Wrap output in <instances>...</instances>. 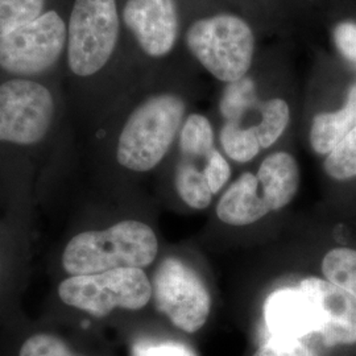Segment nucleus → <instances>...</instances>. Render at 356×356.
Returning a JSON list of instances; mask_svg holds the SVG:
<instances>
[{
  "label": "nucleus",
  "instance_id": "f257e3e1",
  "mask_svg": "<svg viewBox=\"0 0 356 356\" xmlns=\"http://www.w3.org/2000/svg\"><path fill=\"white\" fill-rule=\"evenodd\" d=\"M159 252L153 229L139 220H123L103 231L76 235L65 248L63 266L70 276L118 268H145Z\"/></svg>",
  "mask_w": 356,
  "mask_h": 356
},
{
  "label": "nucleus",
  "instance_id": "f03ea898",
  "mask_svg": "<svg viewBox=\"0 0 356 356\" xmlns=\"http://www.w3.org/2000/svg\"><path fill=\"white\" fill-rule=\"evenodd\" d=\"M185 103L173 94L154 95L129 115L118 141V163L148 172L165 157L181 127Z\"/></svg>",
  "mask_w": 356,
  "mask_h": 356
},
{
  "label": "nucleus",
  "instance_id": "7ed1b4c3",
  "mask_svg": "<svg viewBox=\"0 0 356 356\" xmlns=\"http://www.w3.org/2000/svg\"><path fill=\"white\" fill-rule=\"evenodd\" d=\"M191 54L216 79L239 82L252 65L254 32L242 17L222 13L200 19L186 33Z\"/></svg>",
  "mask_w": 356,
  "mask_h": 356
},
{
  "label": "nucleus",
  "instance_id": "20e7f679",
  "mask_svg": "<svg viewBox=\"0 0 356 356\" xmlns=\"http://www.w3.org/2000/svg\"><path fill=\"white\" fill-rule=\"evenodd\" d=\"M58 296L65 305L104 318L115 309H143L152 298V284L140 268H118L72 276L60 284Z\"/></svg>",
  "mask_w": 356,
  "mask_h": 356
},
{
  "label": "nucleus",
  "instance_id": "39448f33",
  "mask_svg": "<svg viewBox=\"0 0 356 356\" xmlns=\"http://www.w3.org/2000/svg\"><path fill=\"white\" fill-rule=\"evenodd\" d=\"M119 38L115 0H76L67 28V64L78 76L98 73Z\"/></svg>",
  "mask_w": 356,
  "mask_h": 356
},
{
  "label": "nucleus",
  "instance_id": "423d86ee",
  "mask_svg": "<svg viewBox=\"0 0 356 356\" xmlns=\"http://www.w3.org/2000/svg\"><path fill=\"white\" fill-rule=\"evenodd\" d=\"M152 297L157 310L188 334L202 329L210 316L211 297L204 281L176 257H168L156 269Z\"/></svg>",
  "mask_w": 356,
  "mask_h": 356
},
{
  "label": "nucleus",
  "instance_id": "0eeeda50",
  "mask_svg": "<svg viewBox=\"0 0 356 356\" xmlns=\"http://www.w3.org/2000/svg\"><path fill=\"white\" fill-rule=\"evenodd\" d=\"M67 29L54 11L0 38V67L8 73L31 76L48 70L60 58Z\"/></svg>",
  "mask_w": 356,
  "mask_h": 356
},
{
  "label": "nucleus",
  "instance_id": "6e6552de",
  "mask_svg": "<svg viewBox=\"0 0 356 356\" xmlns=\"http://www.w3.org/2000/svg\"><path fill=\"white\" fill-rule=\"evenodd\" d=\"M51 91L33 81L13 79L0 85V141L32 145L51 128Z\"/></svg>",
  "mask_w": 356,
  "mask_h": 356
},
{
  "label": "nucleus",
  "instance_id": "1a4fd4ad",
  "mask_svg": "<svg viewBox=\"0 0 356 356\" xmlns=\"http://www.w3.org/2000/svg\"><path fill=\"white\" fill-rule=\"evenodd\" d=\"M123 20L145 54L160 58L175 48L179 26L175 0H127Z\"/></svg>",
  "mask_w": 356,
  "mask_h": 356
},
{
  "label": "nucleus",
  "instance_id": "9d476101",
  "mask_svg": "<svg viewBox=\"0 0 356 356\" xmlns=\"http://www.w3.org/2000/svg\"><path fill=\"white\" fill-rule=\"evenodd\" d=\"M317 304L322 317L319 337L326 347L356 343V298L330 281L309 277L298 285Z\"/></svg>",
  "mask_w": 356,
  "mask_h": 356
},
{
  "label": "nucleus",
  "instance_id": "9b49d317",
  "mask_svg": "<svg viewBox=\"0 0 356 356\" xmlns=\"http://www.w3.org/2000/svg\"><path fill=\"white\" fill-rule=\"evenodd\" d=\"M264 319L272 337L281 339L302 341L322 326L318 306L300 286L272 293L264 304Z\"/></svg>",
  "mask_w": 356,
  "mask_h": 356
},
{
  "label": "nucleus",
  "instance_id": "f8f14e48",
  "mask_svg": "<svg viewBox=\"0 0 356 356\" xmlns=\"http://www.w3.org/2000/svg\"><path fill=\"white\" fill-rule=\"evenodd\" d=\"M257 177L247 172L223 194L216 206V216L229 226H247L269 213Z\"/></svg>",
  "mask_w": 356,
  "mask_h": 356
},
{
  "label": "nucleus",
  "instance_id": "ddd939ff",
  "mask_svg": "<svg viewBox=\"0 0 356 356\" xmlns=\"http://www.w3.org/2000/svg\"><path fill=\"white\" fill-rule=\"evenodd\" d=\"M257 181L269 210H280L291 204L300 184L298 165L292 154H269L257 172Z\"/></svg>",
  "mask_w": 356,
  "mask_h": 356
},
{
  "label": "nucleus",
  "instance_id": "4468645a",
  "mask_svg": "<svg viewBox=\"0 0 356 356\" xmlns=\"http://www.w3.org/2000/svg\"><path fill=\"white\" fill-rule=\"evenodd\" d=\"M356 127V76L353 79L343 106L314 116L310 128V145L314 152L327 156Z\"/></svg>",
  "mask_w": 356,
  "mask_h": 356
},
{
  "label": "nucleus",
  "instance_id": "2eb2a0df",
  "mask_svg": "<svg viewBox=\"0 0 356 356\" xmlns=\"http://www.w3.org/2000/svg\"><path fill=\"white\" fill-rule=\"evenodd\" d=\"M176 188L182 201L193 209L204 210L211 202L213 193L209 188L204 172L198 170L189 160H185L178 165Z\"/></svg>",
  "mask_w": 356,
  "mask_h": 356
},
{
  "label": "nucleus",
  "instance_id": "dca6fc26",
  "mask_svg": "<svg viewBox=\"0 0 356 356\" xmlns=\"http://www.w3.org/2000/svg\"><path fill=\"white\" fill-rule=\"evenodd\" d=\"M322 272L326 280L341 286L356 298V251L351 248H334L322 260Z\"/></svg>",
  "mask_w": 356,
  "mask_h": 356
},
{
  "label": "nucleus",
  "instance_id": "f3484780",
  "mask_svg": "<svg viewBox=\"0 0 356 356\" xmlns=\"http://www.w3.org/2000/svg\"><path fill=\"white\" fill-rule=\"evenodd\" d=\"M181 151L185 157H207L214 149V134L207 118L193 114L181 129Z\"/></svg>",
  "mask_w": 356,
  "mask_h": 356
},
{
  "label": "nucleus",
  "instance_id": "a211bd4d",
  "mask_svg": "<svg viewBox=\"0 0 356 356\" xmlns=\"http://www.w3.org/2000/svg\"><path fill=\"white\" fill-rule=\"evenodd\" d=\"M220 143L229 159L238 163L251 161L261 149L254 128H242L236 120H229L222 128Z\"/></svg>",
  "mask_w": 356,
  "mask_h": 356
},
{
  "label": "nucleus",
  "instance_id": "6ab92c4d",
  "mask_svg": "<svg viewBox=\"0 0 356 356\" xmlns=\"http://www.w3.org/2000/svg\"><path fill=\"white\" fill-rule=\"evenodd\" d=\"M288 103L279 98L269 99L261 107V122L254 128L261 148H268L280 139L289 123Z\"/></svg>",
  "mask_w": 356,
  "mask_h": 356
},
{
  "label": "nucleus",
  "instance_id": "aec40b11",
  "mask_svg": "<svg viewBox=\"0 0 356 356\" xmlns=\"http://www.w3.org/2000/svg\"><path fill=\"white\" fill-rule=\"evenodd\" d=\"M16 356H86L76 351L63 337L51 331H36L17 347Z\"/></svg>",
  "mask_w": 356,
  "mask_h": 356
},
{
  "label": "nucleus",
  "instance_id": "412c9836",
  "mask_svg": "<svg viewBox=\"0 0 356 356\" xmlns=\"http://www.w3.org/2000/svg\"><path fill=\"white\" fill-rule=\"evenodd\" d=\"M45 0H0V38L42 15Z\"/></svg>",
  "mask_w": 356,
  "mask_h": 356
},
{
  "label": "nucleus",
  "instance_id": "4be33fe9",
  "mask_svg": "<svg viewBox=\"0 0 356 356\" xmlns=\"http://www.w3.org/2000/svg\"><path fill=\"white\" fill-rule=\"evenodd\" d=\"M323 168L337 181L356 177V127L326 156Z\"/></svg>",
  "mask_w": 356,
  "mask_h": 356
},
{
  "label": "nucleus",
  "instance_id": "5701e85b",
  "mask_svg": "<svg viewBox=\"0 0 356 356\" xmlns=\"http://www.w3.org/2000/svg\"><path fill=\"white\" fill-rule=\"evenodd\" d=\"M131 356H198L189 346L176 341L138 339L132 343Z\"/></svg>",
  "mask_w": 356,
  "mask_h": 356
},
{
  "label": "nucleus",
  "instance_id": "b1692460",
  "mask_svg": "<svg viewBox=\"0 0 356 356\" xmlns=\"http://www.w3.org/2000/svg\"><path fill=\"white\" fill-rule=\"evenodd\" d=\"M332 40L339 56L356 69V19L339 20L332 29Z\"/></svg>",
  "mask_w": 356,
  "mask_h": 356
},
{
  "label": "nucleus",
  "instance_id": "393cba45",
  "mask_svg": "<svg viewBox=\"0 0 356 356\" xmlns=\"http://www.w3.org/2000/svg\"><path fill=\"white\" fill-rule=\"evenodd\" d=\"M252 356H317V354L302 341L298 339H269Z\"/></svg>",
  "mask_w": 356,
  "mask_h": 356
},
{
  "label": "nucleus",
  "instance_id": "a878e982",
  "mask_svg": "<svg viewBox=\"0 0 356 356\" xmlns=\"http://www.w3.org/2000/svg\"><path fill=\"white\" fill-rule=\"evenodd\" d=\"M202 172L213 194L220 191L231 176V169L227 160L216 149H213L206 157V165Z\"/></svg>",
  "mask_w": 356,
  "mask_h": 356
}]
</instances>
